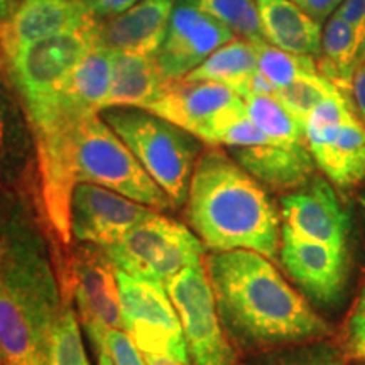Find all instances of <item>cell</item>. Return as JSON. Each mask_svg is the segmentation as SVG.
Here are the masks:
<instances>
[{
	"label": "cell",
	"mask_w": 365,
	"mask_h": 365,
	"mask_svg": "<svg viewBox=\"0 0 365 365\" xmlns=\"http://www.w3.org/2000/svg\"><path fill=\"white\" fill-rule=\"evenodd\" d=\"M178 2L198 9L249 43H266L259 19L257 0H178Z\"/></svg>",
	"instance_id": "obj_27"
},
{
	"label": "cell",
	"mask_w": 365,
	"mask_h": 365,
	"mask_svg": "<svg viewBox=\"0 0 365 365\" xmlns=\"http://www.w3.org/2000/svg\"><path fill=\"white\" fill-rule=\"evenodd\" d=\"M124 330L144 355L191 364L181 319L166 287L115 271Z\"/></svg>",
	"instance_id": "obj_8"
},
{
	"label": "cell",
	"mask_w": 365,
	"mask_h": 365,
	"mask_svg": "<svg viewBox=\"0 0 365 365\" xmlns=\"http://www.w3.org/2000/svg\"><path fill=\"white\" fill-rule=\"evenodd\" d=\"M223 325L254 346L322 339L327 323L284 281L264 255L252 250L213 252L205 261Z\"/></svg>",
	"instance_id": "obj_2"
},
{
	"label": "cell",
	"mask_w": 365,
	"mask_h": 365,
	"mask_svg": "<svg viewBox=\"0 0 365 365\" xmlns=\"http://www.w3.org/2000/svg\"><path fill=\"white\" fill-rule=\"evenodd\" d=\"M16 6L17 4L14 2V0H0V24L6 22L9 17H11V14L14 12Z\"/></svg>",
	"instance_id": "obj_39"
},
{
	"label": "cell",
	"mask_w": 365,
	"mask_h": 365,
	"mask_svg": "<svg viewBox=\"0 0 365 365\" xmlns=\"http://www.w3.org/2000/svg\"><path fill=\"white\" fill-rule=\"evenodd\" d=\"M0 71H4V73H6V63H4L2 53H0Z\"/></svg>",
	"instance_id": "obj_41"
},
{
	"label": "cell",
	"mask_w": 365,
	"mask_h": 365,
	"mask_svg": "<svg viewBox=\"0 0 365 365\" xmlns=\"http://www.w3.org/2000/svg\"><path fill=\"white\" fill-rule=\"evenodd\" d=\"M113 56L115 53L97 44L75 66L59 90L81 107L100 113L110 90Z\"/></svg>",
	"instance_id": "obj_24"
},
{
	"label": "cell",
	"mask_w": 365,
	"mask_h": 365,
	"mask_svg": "<svg viewBox=\"0 0 365 365\" xmlns=\"http://www.w3.org/2000/svg\"><path fill=\"white\" fill-rule=\"evenodd\" d=\"M137 2H140V0H83L85 6L98 19H107V17L125 12Z\"/></svg>",
	"instance_id": "obj_35"
},
{
	"label": "cell",
	"mask_w": 365,
	"mask_h": 365,
	"mask_svg": "<svg viewBox=\"0 0 365 365\" xmlns=\"http://www.w3.org/2000/svg\"><path fill=\"white\" fill-rule=\"evenodd\" d=\"M180 314L193 365H237V357L222 328L215 296L203 264L185 269L166 286Z\"/></svg>",
	"instance_id": "obj_10"
},
{
	"label": "cell",
	"mask_w": 365,
	"mask_h": 365,
	"mask_svg": "<svg viewBox=\"0 0 365 365\" xmlns=\"http://www.w3.org/2000/svg\"><path fill=\"white\" fill-rule=\"evenodd\" d=\"M255 51H257L259 71L276 90L293 83L301 76L319 73L318 63L314 61L313 56L282 51L267 43L255 44Z\"/></svg>",
	"instance_id": "obj_29"
},
{
	"label": "cell",
	"mask_w": 365,
	"mask_h": 365,
	"mask_svg": "<svg viewBox=\"0 0 365 365\" xmlns=\"http://www.w3.org/2000/svg\"><path fill=\"white\" fill-rule=\"evenodd\" d=\"M154 212L103 186L78 182L71 195V239L108 249Z\"/></svg>",
	"instance_id": "obj_12"
},
{
	"label": "cell",
	"mask_w": 365,
	"mask_h": 365,
	"mask_svg": "<svg viewBox=\"0 0 365 365\" xmlns=\"http://www.w3.org/2000/svg\"><path fill=\"white\" fill-rule=\"evenodd\" d=\"M76 181L103 186L158 212L173 208L168 195L100 113L90 115L81 125Z\"/></svg>",
	"instance_id": "obj_6"
},
{
	"label": "cell",
	"mask_w": 365,
	"mask_h": 365,
	"mask_svg": "<svg viewBox=\"0 0 365 365\" xmlns=\"http://www.w3.org/2000/svg\"><path fill=\"white\" fill-rule=\"evenodd\" d=\"M335 14L354 27L359 39L362 38L365 31V0H344Z\"/></svg>",
	"instance_id": "obj_34"
},
{
	"label": "cell",
	"mask_w": 365,
	"mask_h": 365,
	"mask_svg": "<svg viewBox=\"0 0 365 365\" xmlns=\"http://www.w3.org/2000/svg\"><path fill=\"white\" fill-rule=\"evenodd\" d=\"M346 344L354 357L365 359V287L359 296L352 317L346 325Z\"/></svg>",
	"instance_id": "obj_33"
},
{
	"label": "cell",
	"mask_w": 365,
	"mask_h": 365,
	"mask_svg": "<svg viewBox=\"0 0 365 365\" xmlns=\"http://www.w3.org/2000/svg\"><path fill=\"white\" fill-rule=\"evenodd\" d=\"M230 154L262 186L276 191H296L314 178L317 163L307 144L266 143L232 148Z\"/></svg>",
	"instance_id": "obj_19"
},
{
	"label": "cell",
	"mask_w": 365,
	"mask_h": 365,
	"mask_svg": "<svg viewBox=\"0 0 365 365\" xmlns=\"http://www.w3.org/2000/svg\"><path fill=\"white\" fill-rule=\"evenodd\" d=\"M350 98H352L365 124V63L354 73L352 83H350Z\"/></svg>",
	"instance_id": "obj_37"
},
{
	"label": "cell",
	"mask_w": 365,
	"mask_h": 365,
	"mask_svg": "<svg viewBox=\"0 0 365 365\" xmlns=\"http://www.w3.org/2000/svg\"><path fill=\"white\" fill-rule=\"evenodd\" d=\"M49 365H90L81 339L80 319L71 307L70 284L63 287V307L51 331Z\"/></svg>",
	"instance_id": "obj_28"
},
{
	"label": "cell",
	"mask_w": 365,
	"mask_h": 365,
	"mask_svg": "<svg viewBox=\"0 0 365 365\" xmlns=\"http://www.w3.org/2000/svg\"><path fill=\"white\" fill-rule=\"evenodd\" d=\"M291 2L303 9L314 21L322 24L323 21L330 19L344 0H291Z\"/></svg>",
	"instance_id": "obj_36"
},
{
	"label": "cell",
	"mask_w": 365,
	"mask_h": 365,
	"mask_svg": "<svg viewBox=\"0 0 365 365\" xmlns=\"http://www.w3.org/2000/svg\"><path fill=\"white\" fill-rule=\"evenodd\" d=\"M148 365H191V364H182L180 360L171 359V357H161V355H144Z\"/></svg>",
	"instance_id": "obj_38"
},
{
	"label": "cell",
	"mask_w": 365,
	"mask_h": 365,
	"mask_svg": "<svg viewBox=\"0 0 365 365\" xmlns=\"http://www.w3.org/2000/svg\"><path fill=\"white\" fill-rule=\"evenodd\" d=\"M7 73L0 71V180L19 185L29 176L31 135L26 112Z\"/></svg>",
	"instance_id": "obj_21"
},
{
	"label": "cell",
	"mask_w": 365,
	"mask_h": 365,
	"mask_svg": "<svg viewBox=\"0 0 365 365\" xmlns=\"http://www.w3.org/2000/svg\"><path fill=\"white\" fill-rule=\"evenodd\" d=\"M103 252L115 271L166 287L185 269L203 264L205 245L185 223L154 212Z\"/></svg>",
	"instance_id": "obj_5"
},
{
	"label": "cell",
	"mask_w": 365,
	"mask_h": 365,
	"mask_svg": "<svg viewBox=\"0 0 365 365\" xmlns=\"http://www.w3.org/2000/svg\"><path fill=\"white\" fill-rule=\"evenodd\" d=\"M186 217L213 252L252 250L274 259L281 217L264 186L218 145H208L191 176Z\"/></svg>",
	"instance_id": "obj_3"
},
{
	"label": "cell",
	"mask_w": 365,
	"mask_h": 365,
	"mask_svg": "<svg viewBox=\"0 0 365 365\" xmlns=\"http://www.w3.org/2000/svg\"><path fill=\"white\" fill-rule=\"evenodd\" d=\"M71 294L76 299L80 325L88 336L98 362L110 360L107 355V333L124 330L117 272L103 249L81 244L75 250L71 266Z\"/></svg>",
	"instance_id": "obj_11"
},
{
	"label": "cell",
	"mask_w": 365,
	"mask_h": 365,
	"mask_svg": "<svg viewBox=\"0 0 365 365\" xmlns=\"http://www.w3.org/2000/svg\"><path fill=\"white\" fill-rule=\"evenodd\" d=\"M245 107L250 120L271 143L307 144L304 125L274 95H252L245 98Z\"/></svg>",
	"instance_id": "obj_26"
},
{
	"label": "cell",
	"mask_w": 365,
	"mask_h": 365,
	"mask_svg": "<svg viewBox=\"0 0 365 365\" xmlns=\"http://www.w3.org/2000/svg\"><path fill=\"white\" fill-rule=\"evenodd\" d=\"M63 307L46 237L16 196L0 198V355L2 365H49Z\"/></svg>",
	"instance_id": "obj_1"
},
{
	"label": "cell",
	"mask_w": 365,
	"mask_h": 365,
	"mask_svg": "<svg viewBox=\"0 0 365 365\" xmlns=\"http://www.w3.org/2000/svg\"><path fill=\"white\" fill-rule=\"evenodd\" d=\"M282 225L296 234L346 249L349 217L336 198L331 185L314 176L303 188L291 191L281 200Z\"/></svg>",
	"instance_id": "obj_15"
},
{
	"label": "cell",
	"mask_w": 365,
	"mask_h": 365,
	"mask_svg": "<svg viewBox=\"0 0 365 365\" xmlns=\"http://www.w3.org/2000/svg\"><path fill=\"white\" fill-rule=\"evenodd\" d=\"M98 19L41 39L6 61V73L22 103L46 98L61 88L75 66L98 44Z\"/></svg>",
	"instance_id": "obj_7"
},
{
	"label": "cell",
	"mask_w": 365,
	"mask_h": 365,
	"mask_svg": "<svg viewBox=\"0 0 365 365\" xmlns=\"http://www.w3.org/2000/svg\"><path fill=\"white\" fill-rule=\"evenodd\" d=\"M304 139L317 166L331 182L349 188L365 178V125L362 120L304 127Z\"/></svg>",
	"instance_id": "obj_18"
},
{
	"label": "cell",
	"mask_w": 365,
	"mask_h": 365,
	"mask_svg": "<svg viewBox=\"0 0 365 365\" xmlns=\"http://www.w3.org/2000/svg\"><path fill=\"white\" fill-rule=\"evenodd\" d=\"M176 0H140L117 16L98 19V44L112 53L156 56L166 39Z\"/></svg>",
	"instance_id": "obj_17"
},
{
	"label": "cell",
	"mask_w": 365,
	"mask_h": 365,
	"mask_svg": "<svg viewBox=\"0 0 365 365\" xmlns=\"http://www.w3.org/2000/svg\"><path fill=\"white\" fill-rule=\"evenodd\" d=\"M281 262L309 298L331 304L344 293L349 274L346 249H336L323 242L281 228Z\"/></svg>",
	"instance_id": "obj_14"
},
{
	"label": "cell",
	"mask_w": 365,
	"mask_h": 365,
	"mask_svg": "<svg viewBox=\"0 0 365 365\" xmlns=\"http://www.w3.org/2000/svg\"><path fill=\"white\" fill-rule=\"evenodd\" d=\"M259 71L255 44L245 39H232L217 49L198 68L185 76L190 81H215L244 98L252 76Z\"/></svg>",
	"instance_id": "obj_23"
},
{
	"label": "cell",
	"mask_w": 365,
	"mask_h": 365,
	"mask_svg": "<svg viewBox=\"0 0 365 365\" xmlns=\"http://www.w3.org/2000/svg\"><path fill=\"white\" fill-rule=\"evenodd\" d=\"M359 38L355 29L333 14L322 33V53L318 71L340 91H350L355 73V51Z\"/></svg>",
	"instance_id": "obj_25"
},
{
	"label": "cell",
	"mask_w": 365,
	"mask_h": 365,
	"mask_svg": "<svg viewBox=\"0 0 365 365\" xmlns=\"http://www.w3.org/2000/svg\"><path fill=\"white\" fill-rule=\"evenodd\" d=\"M232 39L235 34L222 22L176 0L166 39L156 54L164 78H185Z\"/></svg>",
	"instance_id": "obj_13"
},
{
	"label": "cell",
	"mask_w": 365,
	"mask_h": 365,
	"mask_svg": "<svg viewBox=\"0 0 365 365\" xmlns=\"http://www.w3.org/2000/svg\"><path fill=\"white\" fill-rule=\"evenodd\" d=\"M0 365H2V355H0Z\"/></svg>",
	"instance_id": "obj_43"
},
{
	"label": "cell",
	"mask_w": 365,
	"mask_h": 365,
	"mask_svg": "<svg viewBox=\"0 0 365 365\" xmlns=\"http://www.w3.org/2000/svg\"><path fill=\"white\" fill-rule=\"evenodd\" d=\"M0 198H2V195H0Z\"/></svg>",
	"instance_id": "obj_44"
},
{
	"label": "cell",
	"mask_w": 365,
	"mask_h": 365,
	"mask_svg": "<svg viewBox=\"0 0 365 365\" xmlns=\"http://www.w3.org/2000/svg\"><path fill=\"white\" fill-rule=\"evenodd\" d=\"M257 11L267 44L303 56L322 53V24L291 0H257Z\"/></svg>",
	"instance_id": "obj_20"
},
{
	"label": "cell",
	"mask_w": 365,
	"mask_h": 365,
	"mask_svg": "<svg viewBox=\"0 0 365 365\" xmlns=\"http://www.w3.org/2000/svg\"><path fill=\"white\" fill-rule=\"evenodd\" d=\"M339 88L327 80L322 73L317 75H307L294 80L293 83L274 91V97L287 108V112L293 115L296 120L304 125L307 118L312 110L319 102L339 93Z\"/></svg>",
	"instance_id": "obj_30"
},
{
	"label": "cell",
	"mask_w": 365,
	"mask_h": 365,
	"mask_svg": "<svg viewBox=\"0 0 365 365\" xmlns=\"http://www.w3.org/2000/svg\"><path fill=\"white\" fill-rule=\"evenodd\" d=\"M259 365H345L344 359L335 346L327 344H314L287 350L284 354L274 355Z\"/></svg>",
	"instance_id": "obj_31"
},
{
	"label": "cell",
	"mask_w": 365,
	"mask_h": 365,
	"mask_svg": "<svg viewBox=\"0 0 365 365\" xmlns=\"http://www.w3.org/2000/svg\"><path fill=\"white\" fill-rule=\"evenodd\" d=\"M156 56L115 53L103 108H144L166 83Z\"/></svg>",
	"instance_id": "obj_22"
},
{
	"label": "cell",
	"mask_w": 365,
	"mask_h": 365,
	"mask_svg": "<svg viewBox=\"0 0 365 365\" xmlns=\"http://www.w3.org/2000/svg\"><path fill=\"white\" fill-rule=\"evenodd\" d=\"M95 19L83 0H22L0 24L4 63L26 46L66 33Z\"/></svg>",
	"instance_id": "obj_16"
},
{
	"label": "cell",
	"mask_w": 365,
	"mask_h": 365,
	"mask_svg": "<svg viewBox=\"0 0 365 365\" xmlns=\"http://www.w3.org/2000/svg\"><path fill=\"white\" fill-rule=\"evenodd\" d=\"M188 130L207 145L215 144L223 127L247 112L245 100L215 81L168 80L156 98L144 108Z\"/></svg>",
	"instance_id": "obj_9"
},
{
	"label": "cell",
	"mask_w": 365,
	"mask_h": 365,
	"mask_svg": "<svg viewBox=\"0 0 365 365\" xmlns=\"http://www.w3.org/2000/svg\"><path fill=\"white\" fill-rule=\"evenodd\" d=\"M98 365H112L110 360H103V362H98Z\"/></svg>",
	"instance_id": "obj_42"
},
{
	"label": "cell",
	"mask_w": 365,
	"mask_h": 365,
	"mask_svg": "<svg viewBox=\"0 0 365 365\" xmlns=\"http://www.w3.org/2000/svg\"><path fill=\"white\" fill-rule=\"evenodd\" d=\"M100 115L168 195L173 208L182 207L205 143L143 108H105Z\"/></svg>",
	"instance_id": "obj_4"
},
{
	"label": "cell",
	"mask_w": 365,
	"mask_h": 365,
	"mask_svg": "<svg viewBox=\"0 0 365 365\" xmlns=\"http://www.w3.org/2000/svg\"><path fill=\"white\" fill-rule=\"evenodd\" d=\"M105 345H107V355L112 365H148L140 350L137 349L134 340L125 330L113 328L108 331Z\"/></svg>",
	"instance_id": "obj_32"
},
{
	"label": "cell",
	"mask_w": 365,
	"mask_h": 365,
	"mask_svg": "<svg viewBox=\"0 0 365 365\" xmlns=\"http://www.w3.org/2000/svg\"><path fill=\"white\" fill-rule=\"evenodd\" d=\"M364 63H365V31H364L362 38L359 39L357 51H355V70H357L359 66H362Z\"/></svg>",
	"instance_id": "obj_40"
}]
</instances>
